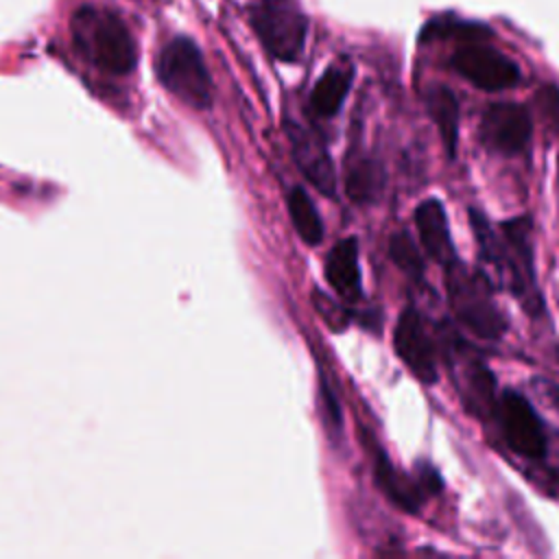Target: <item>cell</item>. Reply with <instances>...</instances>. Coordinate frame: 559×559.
Returning a JSON list of instances; mask_svg holds the SVG:
<instances>
[{
    "label": "cell",
    "instance_id": "e0dca14e",
    "mask_svg": "<svg viewBox=\"0 0 559 559\" xmlns=\"http://www.w3.org/2000/svg\"><path fill=\"white\" fill-rule=\"evenodd\" d=\"M426 109L430 118L435 120L441 142L450 157L456 153V140H459V100L445 85H430L426 92Z\"/></svg>",
    "mask_w": 559,
    "mask_h": 559
},
{
    "label": "cell",
    "instance_id": "d6986e66",
    "mask_svg": "<svg viewBox=\"0 0 559 559\" xmlns=\"http://www.w3.org/2000/svg\"><path fill=\"white\" fill-rule=\"evenodd\" d=\"M389 255L395 262V266L408 275L415 282L424 280V260L421 253L417 249V245L413 242V238L408 236V231H395L389 240Z\"/></svg>",
    "mask_w": 559,
    "mask_h": 559
},
{
    "label": "cell",
    "instance_id": "8fae6325",
    "mask_svg": "<svg viewBox=\"0 0 559 559\" xmlns=\"http://www.w3.org/2000/svg\"><path fill=\"white\" fill-rule=\"evenodd\" d=\"M448 349H452L450 365L454 371L456 389L467 411L478 417L491 413L496 408V402H493V376L489 373V369L483 365V360L472 356V352L467 349L461 352V347L456 345H450Z\"/></svg>",
    "mask_w": 559,
    "mask_h": 559
},
{
    "label": "cell",
    "instance_id": "6da1fadb",
    "mask_svg": "<svg viewBox=\"0 0 559 559\" xmlns=\"http://www.w3.org/2000/svg\"><path fill=\"white\" fill-rule=\"evenodd\" d=\"M472 231L478 245L480 260L493 271L498 286L515 295L528 314H539L544 301L535 280V251H533V223L528 216L502 221L496 229L487 216L469 210Z\"/></svg>",
    "mask_w": 559,
    "mask_h": 559
},
{
    "label": "cell",
    "instance_id": "4fadbf2b",
    "mask_svg": "<svg viewBox=\"0 0 559 559\" xmlns=\"http://www.w3.org/2000/svg\"><path fill=\"white\" fill-rule=\"evenodd\" d=\"M415 227L430 260H435L443 269H448L452 262L459 260L452 236H450L448 214L439 199H424L415 207Z\"/></svg>",
    "mask_w": 559,
    "mask_h": 559
},
{
    "label": "cell",
    "instance_id": "8992f818",
    "mask_svg": "<svg viewBox=\"0 0 559 559\" xmlns=\"http://www.w3.org/2000/svg\"><path fill=\"white\" fill-rule=\"evenodd\" d=\"M456 74L485 92H502L515 87L522 79L520 66L502 50L485 44L483 39L463 41L450 57Z\"/></svg>",
    "mask_w": 559,
    "mask_h": 559
},
{
    "label": "cell",
    "instance_id": "3957f363",
    "mask_svg": "<svg viewBox=\"0 0 559 559\" xmlns=\"http://www.w3.org/2000/svg\"><path fill=\"white\" fill-rule=\"evenodd\" d=\"M450 308L456 321L472 334L496 341L507 330V317L493 299L496 284L483 271L467 269L461 260L445 269Z\"/></svg>",
    "mask_w": 559,
    "mask_h": 559
},
{
    "label": "cell",
    "instance_id": "9a60e30c",
    "mask_svg": "<svg viewBox=\"0 0 559 559\" xmlns=\"http://www.w3.org/2000/svg\"><path fill=\"white\" fill-rule=\"evenodd\" d=\"M352 79H354L352 66L343 61L328 66L310 92V98H308L310 111L319 118L336 116L347 98Z\"/></svg>",
    "mask_w": 559,
    "mask_h": 559
},
{
    "label": "cell",
    "instance_id": "44dd1931",
    "mask_svg": "<svg viewBox=\"0 0 559 559\" xmlns=\"http://www.w3.org/2000/svg\"><path fill=\"white\" fill-rule=\"evenodd\" d=\"M319 408H321V417H323V424L325 428L336 435L343 426V419H341V404L334 395V391L330 389V384L325 380L319 382Z\"/></svg>",
    "mask_w": 559,
    "mask_h": 559
},
{
    "label": "cell",
    "instance_id": "9c48e42d",
    "mask_svg": "<svg viewBox=\"0 0 559 559\" xmlns=\"http://www.w3.org/2000/svg\"><path fill=\"white\" fill-rule=\"evenodd\" d=\"M393 345L400 360L417 380L426 384L437 380V347L421 314L413 306L404 308L397 317Z\"/></svg>",
    "mask_w": 559,
    "mask_h": 559
},
{
    "label": "cell",
    "instance_id": "2e32d148",
    "mask_svg": "<svg viewBox=\"0 0 559 559\" xmlns=\"http://www.w3.org/2000/svg\"><path fill=\"white\" fill-rule=\"evenodd\" d=\"M382 168L376 157L352 153L345 164V192L354 203H373L382 190Z\"/></svg>",
    "mask_w": 559,
    "mask_h": 559
},
{
    "label": "cell",
    "instance_id": "5bb4252c",
    "mask_svg": "<svg viewBox=\"0 0 559 559\" xmlns=\"http://www.w3.org/2000/svg\"><path fill=\"white\" fill-rule=\"evenodd\" d=\"M328 284L347 301L360 299V266H358V242L356 238L338 240L325 258Z\"/></svg>",
    "mask_w": 559,
    "mask_h": 559
},
{
    "label": "cell",
    "instance_id": "ba28073f",
    "mask_svg": "<svg viewBox=\"0 0 559 559\" xmlns=\"http://www.w3.org/2000/svg\"><path fill=\"white\" fill-rule=\"evenodd\" d=\"M533 135V120L520 103H491L480 118L478 138L485 148L500 155L522 153Z\"/></svg>",
    "mask_w": 559,
    "mask_h": 559
},
{
    "label": "cell",
    "instance_id": "5b68a950",
    "mask_svg": "<svg viewBox=\"0 0 559 559\" xmlns=\"http://www.w3.org/2000/svg\"><path fill=\"white\" fill-rule=\"evenodd\" d=\"M157 79L179 100L194 109L212 105V76L199 46L190 37L170 39L157 57Z\"/></svg>",
    "mask_w": 559,
    "mask_h": 559
},
{
    "label": "cell",
    "instance_id": "7a4b0ae2",
    "mask_svg": "<svg viewBox=\"0 0 559 559\" xmlns=\"http://www.w3.org/2000/svg\"><path fill=\"white\" fill-rule=\"evenodd\" d=\"M70 35L79 55L100 72L124 76L138 63L135 39L124 20L111 9L79 7L70 17Z\"/></svg>",
    "mask_w": 559,
    "mask_h": 559
},
{
    "label": "cell",
    "instance_id": "52a82bcc",
    "mask_svg": "<svg viewBox=\"0 0 559 559\" xmlns=\"http://www.w3.org/2000/svg\"><path fill=\"white\" fill-rule=\"evenodd\" d=\"M496 415L500 432L507 445L526 459H542L546 454L544 426L533 404L513 389H504L496 402Z\"/></svg>",
    "mask_w": 559,
    "mask_h": 559
},
{
    "label": "cell",
    "instance_id": "277c9868",
    "mask_svg": "<svg viewBox=\"0 0 559 559\" xmlns=\"http://www.w3.org/2000/svg\"><path fill=\"white\" fill-rule=\"evenodd\" d=\"M249 22L271 57L284 63L301 57L308 37V15L299 0H251Z\"/></svg>",
    "mask_w": 559,
    "mask_h": 559
},
{
    "label": "cell",
    "instance_id": "7402d4cb",
    "mask_svg": "<svg viewBox=\"0 0 559 559\" xmlns=\"http://www.w3.org/2000/svg\"><path fill=\"white\" fill-rule=\"evenodd\" d=\"M533 389H535V395L537 400L552 413L559 417V384L552 382V380H546V378H535L533 382ZM559 421V419H557Z\"/></svg>",
    "mask_w": 559,
    "mask_h": 559
},
{
    "label": "cell",
    "instance_id": "ffe728a7",
    "mask_svg": "<svg viewBox=\"0 0 559 559\" xmlns=\"http://www.w3.org/2000/svg\"><path fill=\"white\" fill-rule=\"evenodd\" d=\"M489 35V28L485 24L478 22H461V20H452V17H439L432 20L424 26L421 31V39H435V37H459L463 41L469 39H483Z\"/></svg>",
    "mask_w": 559,
    "mask_h": 559
},
{
    "label": "cell",
    "instance_id": "30bf717a",
    "mask_svg": "<svg viewBox=\"0 0 559 559\" xmlns=\"http://www.w3.org/2000/svg\"><path fill=\"white\" fill-rule=\"evenodd\" d=\"M290 151L295 157V164L306 175V179L325 197H334L336 192V170L334 162L323 144L321 138H317L312 131L290 122L286 124Z\"/></svg>",
    "mask_w": 559,
    "mask_h": 559
},
{
    "label": "cell",
    "instance_id": "7c38bea8",
    "mask_svg": "<svg viewBox=\"0 0 559 559\" xmlns=\"http://www.w3.org/2000/svg\"><path fill=\"white\" fill-rule=\"evenodd\" d=\"M365 445L371 452L373 459V480L376 485L382 489V493L397 504L400 509L408 511V513H417L421 502L428 498L421 489V485L417 483L415 474H402L384 454V450L373 441L371 435H365Z\"/></svg>",
    "mask_w": 559,
    "mask_h": 559
},
{
    "label": "cell",
    "instance_id": "ac0fdd59",
    "mask_svg": "<svg viewBox=\"0 0 559 559\" xmlns=\"http://www.w3.org/2000/svg\"><path fill=\"white\" fill-rule=\"evenodd\" d=\"M286 205H288V216H290L293 227L299 234V238L310 247L319 245L323 240V221H321L312 199L308 197V192L299 186L293 188L286 199Z\"/></svg>",
    "mask_w": 559,
    "mask_h": 559
}]
</instances>
